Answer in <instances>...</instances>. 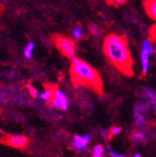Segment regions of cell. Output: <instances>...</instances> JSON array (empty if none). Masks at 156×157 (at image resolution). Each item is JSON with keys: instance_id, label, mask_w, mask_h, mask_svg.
<instances>
[{"instance_id": "cell-1", "label": "cell", "mask_w": 156, "mask_h": 157, "mask_svg": "<svg viewBox=\"0 0 156 157\" xmlns=\"http://www.w3.org/2000/svg\"><path fill=\"white\" fill-rule=\"evenodd\" d=\"M103 50L112 65L121 73L131 77L134 75L133 58L125 36L109 34L104 39Z\"/></svg>"}, {"instance_id": "cell-2", "label": "cell", "mask_w": 156, "mask_h": 157, "mask_svg": "<svg viewBox=\"0 0 156 157\" xmlns=\"http://www.w3.org/2000/svg\"><path fill=\"white\" fill-rule=\"evenodd\" d=\"M70 78L75 87L83 86L92 89L97 94L103 93V82L98 71L85 61L74 57L69 68Z\"/></svg>"}, {"instance_id": "cell-3", "label": "cell", "mask_w": 156, "mask_h": 157, "mask_svg": "<svg viewBox=\"0 0 156 157\" xmlns=\"http://www.w3.org/2000/svg\"><path fill=\"white\" fill-rule=\"evenodd\" d=\"M53 43L55 44L56 48L59 50V52L65 55L66 57L68 58H74L76 50H77V46L75 41L72 38L59 35V34H55L52 36L51 37Z\"/></svg>"}, {"instance_id": "cell-4", "label": "cell", "mask_w": 156, "mask_h": 157, "mask_svg": "<svg viewBox=\"0 0 156 157\" xmlns=\"http://www.w3.org/2000/svg\"><path fill=\"white\" fill-rule=\"evenodd\" d=\"M150 106L144 100L136 102L134 107V125L139 129H143L147 124Z\"/></svg>"}, {"instance_id": "cell-5", "label": "cell", "mask_w": 156, "mask_h": 157, "mask_svg": "<svg viewBox=\"0 0 156 157\" xmlns=\"http://www.w3.org/2000/svg\"><path fill=\"white\" fill-rule=\"evenodd\" d=\"M1 143L16 149L25 150L29 145V140L24 135H10L6 134L1 137Z\"/></svg>"}, {"instance_id": "cell-6", "label": "cell", "mask_w": 156, "mask_h": 157, "mask_svg": "<svg viewBox=\"0 0 156 157\" xmlns=\"http://www.w3.org/2000/svg\"><path fill=\"white\" fill-rule=\"evenodd\" d=\"M151 52H152V48H151L150 41L149 40V39H146V40H144L142 43V52L140 54L141 65H142V74L143 75H146V73L148 72L149 62H150L149 56Z\"/></svg>"}, {"instance_id": "cell-7", "label": "cell", "mask_w": 156, "mask_h": 157, "mask_svg": "<svg viewBox=\"0 0 156 157\" xmlns=\"http://www.w3.org/2000/svg\"><path fill=\"white\" fill-rule=\"evenodd\" d=\"M51 106L61 110H67L68 109V100L67 95L58 88L56 89L54 98L51 102Z\"/></svg>"}, {"instance_id": "cell-8", "label": "cell", "mask_w": 156, "mask_h": 157, "mask_svg": "<svg viewBox=\"0 0 156 157\" xmlns=\"http://www.w3.org/2000/svg\"><path fill=\"white\" fill-rule=\"evenodd\" d=\"M141 99L147 102L153 113L156 114V92L150 88H144L141 91Z\"/></svg>"}, {"instance_id": "cell-9", "label": "cell", "mask_w": 156, "mask_h": 157, "mask_svg": "<svg viewBox=\"0 0 156 157\" xmlns=\"http://www.w3.org/2000/svg\"><path fill=\"white\" fill-rule=\"evenodd\" d=\"M90 139H91V137H90L89 135H84V136L75 135L73 141H72V144H71L72 149L77 151H82L88 145V143L90 141Z\"/></svg>"}, {"instance_id": "cell-10", "label": "cell", "mask_w": 156, "mask_h": 157, "mask_svg": "<svg viewBox=\"0 0 156 157\" xmlns=\"http://www.w3.org/2000/svg\"><path fill=\"white\" fill-rule=\"evenodd\" d=\"M45 86H46L45 92L40 94L38 96H40V99L45 100L48 104H51L53 98H54V95H55V92H56L57 87L53 84H45Z\"/></svg>"}, {"instance_id": "cell-11", "label": "cell", "mask_w": 156, "mask_h": 157, "mask_svg": "<svg viewBox=\"0 0 156 157\" xmlns=\"http://www.w3.org/2000/svg\"><path fill=\"white\" fill-rule=\"evenodd\" d=\"M143 6L146 13L156 21V0H144Z\"/></svg>"}, {"instance_id": "cell-12", "label": "cell", "mask_w": 156, "mask_h": 157, "mask_svg": "<svg viewBox=\"0 0 156 157\" xmlns=\"http://www.w3.org/2000/svg\"><path fill=\"white\" fill-rule=\"evenodd\" d=\"M131 140L134 143H145L146 142V136L140 130L135 131L131 135Z\"/></svg>"}, {"instance_id": "cell-13", "label": "cell", "mask_w": 156, "mask_h": 157, "mask_svg": "<svg viewBox=\"0 0 156 157\" xmlns=\"http://www.w3.org/2000/svg\"><path fill=\"white\" fill-rule=\"evenodd\" d=\"M34 47H35V44L33 42H29L26 45V47L25 49V52H24V53H25V55L26 58H28V59H31L32 58V51H33Z\"/></svg>"}, {"instance_id": "cell-14", "label": "cell", "mask_w": 156, "mask_h": 157, "mask_svg": "<svg viewBox=\"0 0 156 157\" xmlns=\"http://www.w3.org/2000/svg\"><path fill=\"white\" fill-rule=\"evenodd\" d=\"M103 152H104L103 146L100 145V144L96 145L93 148V157H102L103 156Z\"/></svg>"}, {"instance_id": "cell-15", "label": "cell", "mask_w": 156, "mask_h": 157, "mask_svg": "<svg viewBox=\"0 0 156 157\" xmlns=\"http://www.w3.org/2000/svg\"><path fill=\"white\" fill-rule=\"evenodd\" d=\"M149 40L150 42L156 41V25H153L149 30Z\"/></svg>"}, {"instance_id": "cell-16", "label": "cell", "mask_w": 156, "mask_h": 157, "mask_svg": "<svg viewBox=\"0 0 156 157\" xmlns=\"http://www.w3.org/2000/svg\"><path fill=\"white\" fill-rule=\"evenodd\" d=\"M90 30H91V32L93 33V35H94V36H99L101 35V32H100L99 27L97 26L96 25H94V24H91V25H90Z\"/></svg>"}, {"instance_id": "cell-17", "label": "cell", "mask_w": 156, "mask_h": 157, "mask_svg": "<svg viewBox=\"0 0 156 157\" xmlns=\"http://www.w3.org/2000/svg\"><path fill=\"white\" fill-rule=\"evenodd\" d=\"M82 35H83V33H82V29L81 27H77V28L74 29L73 36H74L75 39H81L82 37Z\"/></svg>"}, {"instance_id": "cell-18", "label": "cell", "mask_w": 156, "mask_h": 157, "mask_svg": "<svg viewBox=\"0 0 156 157\" xmlns=\"http://www.w3.org/2000/svg\"><path fill=\"white\" fill-rule=\"evenodd\" d=\"M122 127L120 126H115V127H112L110 130H109V135H110V137L112 136H116V135H119L121 132H122Z\"/></svg>"}, {"instance_id": "cell-19", "label": "cell", "mask_w": 156, "mask_h": 157, "mask_svg": "<svg viewBox=\"0 0 156 157\" xmlns=\"http://www.w3.org/2000/svg\"><path fill=\"white\" fill-rule=\"evenodd\" d=\"M27 88H28V92H29L30 95H31L32 97H36V94H37L36 90L32 85H30V84H28V85H27Z\"/></svg>"}, {"instance_id": "cell-20", "label": "cell", "mask_w": 156, "mask_h": 157, "mask_svg": "<svg viewBox=\"0 0 156 157\" xmlns=\"http://www.w3.org/2000/svg\"><path fill=\"white\" fill-rule=\"evenodd\" d=\"M125 2H127V0H109L108 3L112 5H123Z\"/></svg>"}, {"instance_id": "cell-21", "label": "cell", "mask_w": 156, "mask_h": 157, "mask_svg": "<svg viewBox=\"0 0 156 157\" xmlns=\"http://www.w3.org/2000/svg\"><path fill=\"white\" fill-rule=\"evenodd\" d=\"M108 151H109V154H110L111 157H127V156H124V155H123V154L116 153L115 151H113L111 150V148H110L109 146H108Z\"/></svg>"}, {"instance_id": "cell-22", "label": "cell", "mask_w": 156, "mask_h": 157, "mask_svg": "<svg viewBox=\"0 0 156 157\" xmlns=\"http://www.w3.org/2000/svg\"><path fill=\"white\" fill-rule=\"evenodd\" d=\"M134 157H141V155H140L139 153H136V154L134 155Z\"/></svg>"}, {"instance_id": "cell-23", "label": "cell", "mask_w": 156, "mask_h": 157, "mask_svg": "<svg viewBox=\"0 0 156 157\" xmlns=\"http://www.w3.org/2000/svg\"><path fill=\"white\" fill-rule=\"evenodd\" d=\"M154 52H155V54H156V49L154 50Z\"/></svg>"}]
</instances>
